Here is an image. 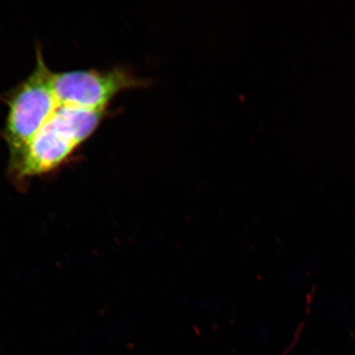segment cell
<instances>
[{"label": "cell", "instance_id": "cell-2", "mask_svg": "<svg viewBox=\"0 0 355 355\" xmlns=\"http://www.w3.org/2000/svg\"><path fill=\"white\" fill-rule=\"evenodd\" d=\"M52 74L37 51L33 72L8 98L3 137L10 152V170L21 161L34 137L60 106L53 92Z\"/></svg>", "mask_w": 355, "mask_h": 355}, {"label": "cell", "instance_id": "cell-3", "mask_svg": "<svg viewBox=\"0 0 355 355\" xmlns=\"http://www.w3.org/2000/svg\"><path fill=\"white\" fill-rule=\"evenodd\" d=\"M150 79L139 78L121 69L105 72L77 70L53 73L51 86L58 104L87 110H106L119 92L150 85Z\"/></svg>", "mask_w": 355, "mask_h": 355}, {"label": "cell", "instance_id": "cell-1", "mask_svg": "<svg viewBox=\"0 0 355 355\" xmlns=\"http://www.w3.org/2000/svg\"><path fill=\"white\" fill-rule=\"evenodd\" d=\"M105 114L106 110L60 105L10 168L12 177L20 182L55 171L93 135Z\"/></svg>", "mask_w": 355, "mask_h": 355}]
</instances>
